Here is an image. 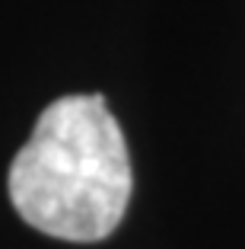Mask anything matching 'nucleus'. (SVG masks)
I'll return each instance as SVG.
<instances>
[{"label":"nucleus","mask_w":245,"mask_h":249,"mask_svg":"<svg viewBox=\"0 0 245 249\" xmlns=\"http://www.w3.org/2000/svg\"><path fill=\"white\" fill-rule=\"evenodd\" d=\"M131 157L102 96H61L38 115L10 166V201L26 224L58 240L96 243L121 224Z\"/></svg>","instance_id":"obj_1"}]
</instances>
